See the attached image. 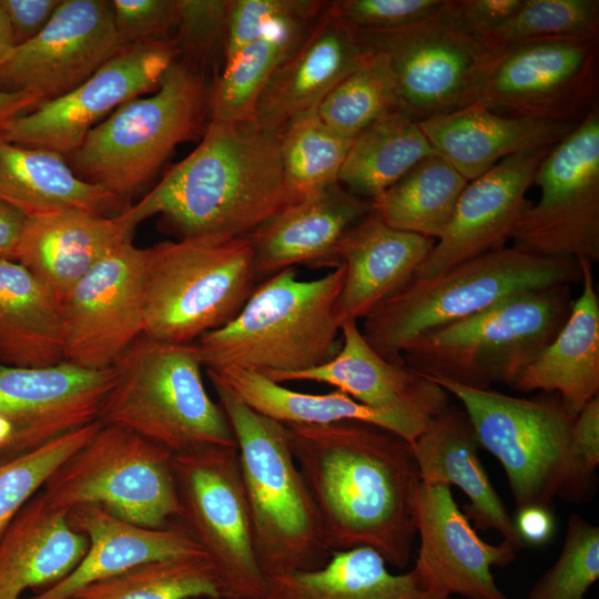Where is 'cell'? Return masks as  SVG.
<instances>
[{
  "label": "cell",
  "mask_w": 599,
  "mask_h": 599,
  "mask_svg": "<svg viewBox=\"0 0 599 599\" xmlns=\"http://www.w3.org/2000/svg\"><path fill=\"white\" fill-rule=\"evenodd\" d=\"M599 93V37L532 42L505 52L477 102L495 113L580 123Z\"/></svg>",
  "instance_id": "2e32d148"
},
{
  "label": "cell",
  "mask_w": 599,
  "mask_h": 599,
  "mask_svg": "<svg viewBox=\"0 0 599 599\" xmlns=\"http://www.w3.org/2000/svg\"><path fill=\"white\" fill-rule=\"evenodd\" d=\"M460 22L483 37L508 20L522 4V0H451Z\"/></svg>",
  "instance_id": "816d5d0a"
},
{
  "label": "cell",
  "mask_w": 599,
  "mask_h": 599,
  "mask_svg": "<svg viewBox=\"0 0 599 599\" xmlns=\"http://www.w3.org/2000/svg\"><path fill=\"white\" fill-rule=\"evenodd\" d=\"M344 277L343 265L312 281L298 280L294 267L268 276L231 322L197 338L203 367L268 375L326 364L341 348Z\"/></svg>",
  "instance_id": "3957f363"
},
{
  "label": "cell",
  "mask_w": 599,
  "mask_h": 599,
  "mask_svg": "<svg viewBox=\"0 0 599 599\" xmlns=\"http://www.w3.org/2000/svg\"><path fill=\"white\" fill-rule=\"evenodd\" d=\"M212 84L177 58L152 94L126 101L95 124L68 164L81 180L129 203L180 143L202 138Z\"/></svg>",
  "instance_id": "52a82bcc"
},
{
  "label": "cell",
  "mask_w": 599,
  "mask_h": 599,
  "mask_svg": "<svg viewBox=\"0 0 599 599\" xmlns=\"http://www.w3.org/2000/svg\"><path fill=\"white\" fill-rule=\"evenodd\" d=\"M252 409L285 425H325L345 420L364 422L387 429L413 444L433 420L375 409L334 389L324 394L297 392L265 375L241 368L206 369Z\"/></svg>",
  "instance_id": "1f68e13d"
},
{
  "label": "cell",
  "mask_w": 599,
  "mask_h": 599,
  "mask_svg": "<svg viewBox=\"0 0 599 599\" xmlns=\"http://www.w3.org/2000/svg\"><path fill=\"white\" fill-rule=\"evenodd\" d=\"M447 599H453V598H447Z\"/></svg>",
  "instance_id": "680465c9"
},
{
  "label": "cell",
  "mask_w": 599,
  "mask_h": 599,
  "mask_svg": "<svg viewBox=\"0 0 599 599\" xmlns=\"http://www.w3.org/2000/svg\"><path fill=\"white\" fill-rule=\"evenodd\" d=\"M366 58L358 31L341 20L327 1L305 38L265 84L253 119L266 129L282 131L294 119L316 110Z\"/></svg>",
  "instance_id": "7402d4cb"
},
{
  "label": "cell",
  "mask_w": 599,
  "mask_h": 599,
  "mask_svg": "<svg viewBox=\"0 0 599 599\" xmlns=\"http://www.w3.org/2000/svg\"><path fill=\"white\" fill-rule=\"evenodd\" d=\"M435 240L388 226L374 211L346 232L335 250L345 268L338 298L345 319L365 318L410 281Z\"/></svg>",
  "instance_id": "83f0119b"
},
{
  "label": "cell",
  "mask_w": 599,
  "mask_h": 599,
  "mask_svg": "<svg viewBox=\"0 0 599 599\" xmlns=\"http://www.w3.org/2000/svg\"><path fill=\"white\" fill-rule=\"evenodd\" d=\"M598 578L599 528L573 514L556 562L534 583L527 599H586Z\"/></svg>",
  "instance_id": "ee69618b"
},
{
  "label": "cell",
  "mask_w": 599,
  "mask_h": 599,
  "mask_svg": "<svg viewBox=\"0 0 599 599\" xmlns=\"http://www.w3.org/2000/svg\"><path fill=\"white\" fill-rule=\"evenodd\" d=\"M173 458L130 429L101 424L40 493L49 505L65 511L95 506L135 525L166 527L181 515Z\"/></svg>",
  "instance_id": "8fae6325"
},
{
  "label": "cell",
  "mask_w": 599,
  "mask_h": 599,
  "mask_svg": "<svg viewBox=\"0 0 599 599\" xmlns=\"http://www.w3.org/2000/svg\"><path fill=\"white\" fill-rule=\"evenodd\" d=\"M582 291L551 343L525 369L514 389L554 393L576 417L599 396V298L593 263L579 258Z\"/></svg>",
  "instance_id": "4dcf8cb0"
},
{
  "label": "cell",
  "mask_w": 599,
  "mask_h": 599,
  "mask_svg": "<svg viewBox=\"0 0 599 599\" xmlns=\"http://www.w3.org/2000/svg\"><path fill=\"white\" fill-rule=\"evenodd\" d=\"M113 22L121 45L169 39L174 30L176 0H112Z\"/></svg>",
  "instance_id": "7dc6e473"
},
{
  "label": "cell",
  "mask_w": 599,
  "mask_h": 599,
  "mask_svg": "<svg viewBox=\"0 0 599 599\" xmlns=\"http://www.w3.org/2000/svg\"><path fill=\"white\" fill-rule=\"evenodd\" d=\"M95 420L31 450L0 460V539L22 507L52 474L98 432Z\"/></svg>",
  "instance_id": "b9f144b4"
},
{
  "label": "cell",
  "mask_w": 599,
  "mask_h": 599,
  "mask_svg": "<svg viewBox=\"0 0 599 599\" xmlns=\"http://www.w3.org/2000/svg\"><path fill=\"white\" fill-rule=\"evenodd\" d=\"M222 599L204 554L159 559L93 582L70 599Z\"/></svg>",
  "instance_id": "f35d334b"
},
{
  "label": "cell",
  "mask_w": 599,
  "mask_h": 599,
  "mask_svg": "<svg viewBox=\"0 0 599 599\" xmlns=\"http://www.w3.org/2000/svg\"><path fill=\"white\" fill-rule=\"evenodd\" d=\"M596 37L598 0H522L508 20L483 35L499 54L532 42Z\"/></svg>",
  "instance_id": "60d3db41"
},
{
  "label": "cell",
  "mask_w": 599,
  "mask_h": 599,
  "mask_svg": "<svg viewBox=\"0 0 599 599\" xmlns=\"http://www.w3.org/2000/svg\"><path fill=\"white\" fill-rule=\"evenodd\" d=\"M0 455H1V446H0Z\"/></svg>",
  "instance_id": "6f0895ef"
},
{
  "label": "cell",
  "mask_w": 599,
  "mask_h": 599,
  "mask_svg": "<svg viewBox=\"0 0 599 599\" xmlns=\"http://www.w3.org/2000/svg\"><path fill=\"white\" fill-rule=\"evenodd\" d=\"M445 0H336L334 13L358 31H386L409 26L429 16Z\"/></svg>",
  "instance_id": "bcb514c9"
},
{
  "label": "cell",
  "mask_w": 599,
  "mask_h": 599,
  "mask_svg": "<svg viewBox=\"0 0 599 599\" xmlns=\"http://www.w3.org/2000/svg\"><path fill=\"white\" fill-rule=\"evenodd\" d=\"M88 546V538L69 524L68 511L49 505L39 491L0 539V599H20L27 589L57 583L75 568Z\"/></svg>",
  "instance_id": "f546056e"
},
{
  "label": "cell",
  "mask_w": 599,
  "mask_h": 599,
  "mask_svg": "<svg viewBox=\"0 0 599 599\" xmlns=\"http://www.w3.org/2000/svg\"><path fill=\"white\" fill-rule=\"evenodd\" d=\"M232 428L256 554L266 579L314 570L329 559L317 511L285 424L244 404L209 377Z\"/></svg>",
  "instance_id": "277c9868"
},
{
  "label": "cell",
  "mask_w": 599,
  "mask_h": 599,
  "mask_svg": "<svg viewBox=\"0 0 599 599\" xmlns=\"http://www.w3.org/2000/svg\"><path fill=\"white\" fill-rule=\"evenodd\" d=\"M540 197L514 227L512 246L551 258L599 260V106L540 162Z\"/></svg>",
  "instance_id": "5bb4252c"
},
{
  "label": "cell",
  "mask_w": 599,
  "mask_h": 599,
  "mask_svg": "<svg viewBox=\"0 0 599 599\" xmlns=\"http://www.w3.org/2000/svg\"><path fill=\"white\" fill-rule=\"evenodd\" d=\"M435 153L468 182L514 154L554 146L577 124L495 113L479 102L418 122Z\"/></svg>",
  "instance_id": "4316f807"
},
{
  "label": "cell",
  "mask_w": 599,
  "mask_h": 599,
  "mask_svg": "<svg viewBox=\"0 0 599 599\" xmlns=\"http://www.w3.org/2000/svg\"><path fill=\"white\" fill-rule=\"evenodd\" d=\"M428 378L460 402L479 445L501 464L517 509L531 505L550 508L556 496L567 498L576 417L567 413L557 394L524 398Z\"/></svg>",
  "instance_id": "7c38bea8"
},
{
  "label": "cell",
  "mask_w": 599,
  "mask_h": 599,
  "mask_svg": "<svg viewBox=\"0 0 599 599\" xmlns=\"http://www.w3.org/2000/svg\"><path fill=\"white\" fill-rule=\"evenodd\" d=\"M14 47L9 23L0 8V67L7 61Z\"/></svg>",
  "instance_id": "9f6ffc18"
},
{
  "label": "cell",
  "mask_w": 599,
  "mask_h": 599,
  "mask_svg": "<svg viewBox=\"0 0 599 599\" xmlns=\"http://www.w3.org/2000/svg\"><path fill=\"white\" fill-rule=\"evenodd\" d=\"M196 343L140 335L112 366L98 420L130 429L174 456L235 447L230 423L206 392Z\"/></svg>",
  "instance_id": "8992f818"
},
{
  "label": "cell",
  "mask_w": 599,
  "mask_h": 599,
  "mask_svg": "<svg viewBox=\"0 0 599 599\" xmlns=\"http://www.w3.org/2000/svg\"><path fill=\"white\" fill-rule=\"evenodd\" d=\"M512 519L516 531L525 546H541L554 535L555 519L548 507L531 505L519 508Z\"/></svg>",
  "instance_id": "f5cc1de1"
},
{
  "label": "cell",
  "mask_w": 599,
  "mask_h": 599,
  "mask_svg": "<svg viewBox=\"0 0 599 599\" xmlns=\"http://www.w3.org/2000/svg\"><path fill=\"white\" fill-rule=\"evenodd\" d=\"M180 521L204 551L222 599H261V569L237 449L214 446L173 458Z\"/></svg>",
  "instance_id": "4fadbf2b"
},
{
  "label": "cell",
  "mask_w": 599,
  "mask_h": 599,
  "mask_svg": "<svg viewBox=\"0 0 599 599\" xmlns=\"http://www.w3.org/2000/svg\"><path fill=\"white\" fill-rule=\"evenodd\" d=\"M395 110L399 109L389 75L383 64L369 54L317 106L319 118L348 139H354L374 121Z\"/></svg>",
  "instance_id": "7bdbcfd3"
},
{
  "label": "cell",
  "mask_w": 599,
  "mask_h": 599,
  "mask_svg": "<svg viewBox=\"0 0 599 599\" xmlns=\"http://www.w3.org/2000/svg\"><path fill=\"white\" fill-rule=\"evenodd\" d=\"M281 134L253 118L209 120L200 144L120 216L134 231L159 214L177 240L247 236L298 202L285 180Z\"/></svg>",
  "instance_id": "7a4b0ae2"
},
{
  "label": "cell",
  "mask_w": 599,
  "mask_h": 599,
  "mask_svg": "<svg viewBox=\"0 0 599 599\" xmlns=\"http://www.w3.org/2000/svg\"><path fill=\"white\" fill-rule=\"evenodd\" d=\"M68 521L89 540L83 558L63 579L27 599H70L85 586L138 565L204 554L181 521L162 528H149L95 506L72 508L68 511Z\"/></svg>",
  "instance_id": "d4e9b609"
},
{
  "label": "cell",
  "mask_w": 599,
  "mask_h": 599,
  "mask_svg": "<svg viewBox=\"0 0 599 599\" xmlns=\"http://www.w3.org/2000/svg\"><path fill=\"white\" fill-rule=\"evenodd\" d=\"M358 33L387 71L398 109L417 122L476 103L502 55L460 22L451 0L409 26Z\"/></svg>",
  "instance_id": "30bf717a"
},
{
  "label": "cell",
  "mask_w": 599,
  "mask_h": 599,
  "mask_svg": "<svg viewBox=\"0 0 599 599\" xmlns=\"http://www.w3.org/2000/svg\"><path fill=\"white\" fill-rule=\"evenodd\" d=\"M286 427L328 550L368 547L407 567L422 481L412 444L364 422Z\"/></svg>",
  "instance_id": "6da1fadb"
},
{
  "label": "cell",
  "mask_w": 599,
  "mask_h": 599,
  "mask_svg": "<svg viewBox=\"0 0 599 599\" xmlns=\"http://www.w3.org/2000/svg\"><path fill=\"white\" fill-rule=\"evenodd\" d=\"M26 220L18 210L0 203V258L16 261Z\"/></svg>",
  "instance_id": "db71d44e"
},
{
  "label": "cell",
  "mask_w": 599,
  "mask_h": 599,
  "mask_svg": "<svg viewBox=\"0 0 599 599\" xmlns=\"http://www.w3.org/2000/svg\"><path fill=\"white\" fill-rule=\"evenodd\" d=\"M412 446L423 483L458 487L469 499L464 514L476 528L499 531L516 550L525 547L485 471L478 454L480 445L463 407L450 404Z\"/></svg>",
  "instance_id": "f1b7e54d"
},
{
  "label": "cell",
  "mask_w": 599,
  "mask_h": 599,
  "mask_svg": "<svg viewBox=\"0 0 599 599\" xmlns=\"http://www.w3.org/2000/svg\"><path fill=\"white\" fill-rule=\"evenodd\" d=\"M433 154L436 153L419 123L395 110L353 139L337 181L348 192L374 201Z\"/></svg>",
  "instance_id": "8d00e7d4"
},
{
  "label": "cell",
  "mask_w": 599,
  "mask_h": 599,
  "mask_svg": "<svg viewBox=\"0 0 599 599\" xmlns=\"http://www.w3.org/2000/svg\"><path fill=\"white\" fill-rule=\"evenodd\" d=\"M232 0H176L175 35L179 59L216 78L225 59ZM215 80V79H214Z\"/></svg>",
  "instance_id": "f6af8a7d"
},
{
  "label": "cell",
  "mask_w": 599,
  "mask_h": 599,
  "mask_svg": "<svg viewBox=\"0 0 599 599\" xmlns=\"http://www.w3.org/2000/svg\"><path fill=\"white\" fill-rule=\"evenodd\" d=\"M41 101L33 94L22 91L0 89V132L9 122L31 111Z\"/></svg>",
  "instance_id": "11a10c76"
},
{
  "label": "cell",
  "mask_w": 599,
  "mask_h": 599,
  "mask_svg": "<svg viewBox=\"0 0 599 599\" xmlns=\"http://www.w3.org/2000/svg\"><path fill=\"white\" fill-rule=\"evenodd\" d=\"M372 212V201L338 182L287 206L246 236L257 280L295 265L337 267V244Z\"/></svg>",
  "instance_id": "603a6c76"
},
{
  "label": "cell",
  "mask_w": 599,
  "mask_h": 599,
  "mask_svg": "<svg viewBox=\"0 0 599 599\" xmlns=\"http://www.w3.org/2000/svg\"><path fill=\"white\" fill-rule=\"evenodd\" d=\"M467 183L449 163L433 154L372 201L373 211L393 229L437 241Z\"/></svg>",
  "instance_id": "74e56055"
},
{
  "label": "cell",
  "mask_w": 599,
  "mask_h": 599,
  "mask_svg": "<svg viewBox=\"0 0 599 599\" xmlns=\"http://www.w3.org/2000/svg\"><path fill=\"white\" fill-rule=\"evenodd\" d=\"M257 281L246 236H193L144 248L143 335L194 343L231 322Z\"/></svg>",
  "instance_id": "9c48e42d"
},
{
  "label": "cell",
  "mask_w": 599,
  "mask_h": 599,
  "mask_svg": "<svg viewBox=\"0 0 599 599\" xmlns=\"http://www.w3.org/2000/svg\"><path fill=\"white\" fill-rule=\"evenodd\" d=\"M326 4L327 1L305 0L302 8L270 24L226 63L212 84L210 120L252 119L265 84L302 42Z\"/></svg>",
  "instance_id": "d590c367"
},
{
  "label": "cell",
  "mask_w": 599,
  "mask_h": 599,
  "mask_svg": "<svg viewBox=\"0 0 599 599\" xmlns=\"http://www.w3.org/2000/svg\"><path fill=\"white\" fill-rule=\"evenodd\" d=\"M179 55L173 38L123 45L79 87L40 102L9 122L0 135L67 158L104 115L129 100L154 92Z\"/></svg>",
  "instance_id": "9a60e30c"
},
{
  "label": "cell",
  "mask_w": 599,
  "mask_h": 599,
  "mask_svg": "<svg viewBox=\"0 0 599 599\" xmlns=\"http://www.w3.org/2000/svg\"><path fill=\"white\" fill-rule=\"evenodd\" d=\"M581 283L578 260L504 246L429 277H413L364 319L362 333L384 359L405 365L416 338L484 312L521 292Z\"/></svg>",
  "instance_id": "5b68a950"
},
{
  "label": "cell",
  "mask_w": 599,
  "mask_h": 599,
  "mask_svg": "<svg viewBox=\"0 0 599 599\" xmlns=\"http://www.w3.org/2000/svg\"><path fill=\"white\" fill-rule=\"evenodd\" d=\"M352 141L332 130L317 109L294 119L282 130L284 175L297 201L338 182Z\"/></svg>",
  "instance_id": "ab89813d"
},
{
  "label": "cell",
  "mask_w": 599,
  "mask_h": 599,
  "mask_svg": "<svg viewBox=\"0 0 599 599\" xmlns=\"http://www.w3.org/2000/svg\"><path fill=\"white\" fill-rule=\"evenodd\" d=\"M552 146L510 155L467 183L453 216L414 277H429L506 246L537 169Z\"/></svg>",
  "instance_id": "44dd1931"
},
{
  "label": "cell",
  "mask_w": 599,
  "mask_h": 599,
  "mask_svg": "<svg viewBox=\"0 0 599 599\" xmlns=\"http://www.w3.org/2000/svg\"><path fill=\"white\" fill-rule=\"evenodd\" d=\"M113 382L112 367L88 369L67 361L47 367L0 363V422L10 432L2 459L98 420Z\"/></svg>",
  "instance_id": "d6986e66"
},
{
  "label": "cell",
  "mask_w": 599,
  "mask_h": 599,
  "mask_svg": "<svg viewBox=\"0 0 599 599\" xmlns=\"http://www.w3.org/2000/svg\"><path fill=\"white\" fill-rule=\"evenodd\" d=\"M304 3L305 0H232L224 65L270 24L297 11Z\"/></svg>",
  "instance_id": "c3c4849f"
},
{
  "label": "cell",
  "mask_w": 599,
  "mask_h": 599,
  "mask_svg": "<svg viewBox=\"0 0 599 599\" xmlns=\"http://www.w3.org/2000/svg\"><path fill=\"white\" fill-rule=\"evenodd\" d=\"M133 231L119 215L69 209L27 217L16 261L61 304L70 290Z\"/></svg>",
  "instance_id": "484cf974"
},
{
  "label": "cell",
  "mask_w": 599,
  "mask_h": 599,
  "mask_svg": "<svg viewBox=\"0 0 599 599\" xmlns=\"http://www.w3.org/2000/svg\"><path fill=\"white\" fill-rule=\"evenodd\" d=\"M62 361L59 302L21 263L0 258V363L47 367Z\"/></svg>",
  "instance_id": "836d02e7"
},
{
  "label": "cell",
  "mask_w": 599,
  "mask_h": 599,
  "mask_svg": "<svg viewBox=\"0 0 599 599\" xmlns=\"http://www.w3.org/2000/svg\"><path fill=\"white\" fill-rule=\"evenodd\" d=\"M572 302L570 285L518 293L416 338L404 349V363L422 375L473 389H491L497 383L515 388L560 331Z\"/></svg>",
  "instance_id": "ba28073f"
},
{
  "label": "cell",
  "mask_w": 599,
  "mask_h": 599,
  "mask_svg": "<svg viewBox=\"0 0 599 599\" xmlns=\"http://www.w3.org/2000/svg\"><path fill=\"white\" fill-rule=\"evenodd\" d=\"M62 0H0L16 45L34 38L50 21Z\"/></svg>",
  "instance_id": "f907efd6"
},
{
  "label": "cell",
  "mask_w": 599,
  "mask_h": 599,
  "mask_svg": "<svg viewBox=\"0 0 599 599\" xmlns=\"http://www.w3.org/2000/svg\"><path fill=\"white\" fill-rule=\"evenodd\" d=\"M0 203L26 217L69 209L119 215L131 204L81 180L58 153L19 145L0 135Z\"/></svg>",
  "instance_id": "d6a6232c"
},
{
  "label": "cell",
  "mask_w": 599,
  "mask_h": 599,
  "mask_svg": "<svg viewBox=\"0 0 599 599\" xmlns=\"http://www.w3.org/2000/svg\"><path fill=\"white\" fill-rule=\"evenodd\" d=\"M570 486L566 499L587 496L599 464V396L576 416L569 447Z\"/></svg>",
  "instance_id": "681fc988"
},
{
  "label": "cell",
  "mask_w": 599,
  "mask_h": 599,
  "mask_svg": "<svg viewBox=\"0 0 599 599\" xmlns=\"http://www.w3.org/2000/svg\"><path fill=\"white\" fill-rule=\"evenodd\" d=\"M121 47L110 1L62 0L34 38L13 48L0 67V84L52 100L83 83Z\"/></svg>",
  "instance_id": "ac0fdd59"
},
{
  "label": "cell",
  "mask_w": 599,
  "mask_h": 599,
  "mask_svg": "<svg viewBox=\"0 0 599 599\" xmlns=\"http://www.w3.org/2000/svg\"><path fill=\"white\" fill-rule=\"evenodd\" d=\"M285 382L327 384L375 409L405 413L428 420L439 416L450 403V394L440 385L406 365L384 359L365 339L355 319H345L341 348L333 359L297 373L265 375Z\"/></svg>",
  "instance_id": "cb8c5ba5"
},
{
  "label": "cell",
  "mask_w": 599,
  "mask_h": 599,
  "mask_svg": "<svg viewBox=\"0 0 599 599\" xmlns=\"http://www.w3.org/2000/svg\"><path fill=\"white\" fill-rule=\"evenodd\" d=\"M420 539L413 570L428 591L444 598L508 599L498 588L491 567H506L516 558L508 541H484L455 501L450 486L420 481L413 501Z\"/></svg>",
  "instance_id": "ffe728a7"
},
{
  "label": "cell",
  "mask_w": 599,
  "mask_h": 599,
  "mask_svg": "<svg viewBox=\"0 0 599 599\" xmlns=\"http://www.w3.org/2000/svg\"><path fill=\"white\" fill-rule=\"evenodd\" d=\"M144 248L126 238L102 257L60 304L63 361L111 368L143 334Z\"/></svg>",
  "instance_id": "e0dca14e"
},
{
  "label": "cell",
  "mask_w": 599,
  "mask_h": 599,
  "mask_svg": "<svg viewBox=\"0 0 599 599\" xmlns=\"http://www.w3.org/2000/svg\"><path fill=\"white\" fill-rule=\"evenodd\" d=\"M261 599H444L423 587L415 571L393 573L374 549L332 551L314 570L266 579Z\"/></svg>",
  "instance_id": "e575fe53"
}]
</instances>
